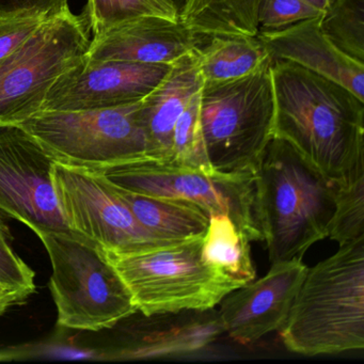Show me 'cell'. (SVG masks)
<instances>
[{
	"label": "cell",
	"mask_w": 364,
	"mask_h": 364,
	"mask_svg": "<svg viewBox=\"0 0 364 364\" xmlns=\"http://www.w3.org/2000/svg\"><path fill=\"white\" fill-rule=\"evenodd\" d=\"M272 61L237 80L204 82L200 114L213 169L257 172L274 138Z\"/></svg>",
	"instance_id": "cell-4"
},
{
	"label": "cell",
	"mask_w": 364,
	"mask_h": 364,
	"mask_svg": "<svg viewBox=\"0 0 364 364\" xmlns=\"http://www.w3.org/2000/svg\"><path fill=\"white\" fill-rule=\"evenodd\" d=\"M203 84L193 50L171 65L159 86L142 100L140 117L148 140V157L171 159L174 127Z\"/></svg>",
	"instance_id": "cell-17"
},
{
	"label": "cell",
	"mask_w": 364,
	"mask_h": 364,
	"mask_svg": "<svg viewBox=\"0 0 364 364\" xmlns=\"http://www.w3.org/2000/svg\"><path fill=\"white\" fill-rule=\"evenodd\" d=\"M259 0H187L180 20L203 40L216 36L255 37Z\"/></svg>",
	"instance_id": "cell-19"
},
{
	"label": "cell",
	"mask_w": 364,
	"mask_h": 364,
	"mask_svg": "<svg viewBox=\"0 0 364 364\" xmlns=\"http://www.w3.org/2000/svg\"><path fill=\"white\" fill-rule=\"evenodd\" d=\"M323 14L304 0H259L257 28L259 33L282 31Z\"/></svg>",
	"instance_id": "cell-26"
},
{
	"label": "cell",
	"mask_w": 364,
	"mask_h": 364,
	"mask_svg": "<svg viewBox=\"0 0 364 364\" xmlns=\"http://www.w3.org/2000/svg\"><path fill=\"white\" fill-rule=\"evenodd\" d=\"M321 16L282 31L257 33L272 63L291 61L342 85L364 102V65L353 60L326 37Z\"/></svg>",
	"instance_id": "cell-16"
},
{
	"label": "cell",
	"mask_w": 364,
	"mask_h": 364,
	"mask_svg": "<svg viewBox=\"0 0 364 364\" xmlns=\"http://www.w3.org/2000/svg\"><path fill=\"white\" fill-rule=\"evenodd\" d=\"M321 26L343 54L364 65V0H331Z\"/></svg>",
	"instance_id": "cell-22"
},
{
	"label": "cell",
	"mask_w": 364,
	"mask_h": 364,
	"mask_svg": "<svg viewBox=\"0 0 364 364\" xmlns=\"http://www.w3.org/2000/svg\"><path fill=\"white\" fill-rule=\"evenodd\" d=\"M89 35L84 16L70 10L48 21L0 65V127L22 124L41 112L57 78L84 58Z\"/></svg>",
	"instance_id": "cell-9"
},
{
	"label": "cell",
	"mask_w": 364,
	"mask_h": 364,
	"mask_svg": "<svg viewBox=\"0 0 364 364\" xmlns=\"http://www.w3.org/2000/svg\"><path fill=\"white\" fill-rule=\"evenodd\" d=\"M141 101L108 109L41 110L20 125L55 163L102 172L148 157Z\"/></svg>",
	"instance_id": "cell-7"
},
{
	"label": "cell",
	"mask_w": 364,
	"mask_h": 364,
	"mask_svg": "<svg viewBox=\"0 0 364 364\" xmlns=\"http://www.w3.org/2000/svg\"><path fill=\"white\" fill-rule=\"evenodd\" d=\"M204 82H220L244 77L259 69L268 58L259 38L216 36L196 50Z\"/></svg>",
	"instance_id": "cell-20"
},
{
	"label": "cell",
	"mask_w": 364,
	"mask_h": 364,
	"mask_svg": "<svg viewBox=\"0 0 364 364\" xmlns=\"http://www.w3.org/2000/svg\"><path fill=\"white\" fill-rule=\"evenodd\" d=\"M173 1L174 5H176V9L178 10V12L182 11L183 8H184L185 4H186L187 0H172Z\"/></svg>",
	"instance_id": "cell-32"
},
{
	"label": "cell",
	"mask_w": 364,
	"mask_h": 364,
	"mask_svg": "<svg viewBox=\"0 0 364 364\" xmlns=\"http://www.w3.org/2000/svg\"><path fill=\"white\" fill-rule=\"evenodd\" d=\"M54 164L21 125L0 127V214L21 221L35 234L71 233L53 185Z\"/></svg>",
	"instance_id": "cell-11"
},
{
	"label": "cell",
	"mask_w": 364,
	"mask_h": 364,
	"mask_svg": "<svg viewBox=\"0 0 364 364\" xmlns=\"http://www.w3.org/2000/svg\"><path fill=\"white\" fill-rule=\"evenodd\" d=\"M26 298L8 287L0 284V316L14 304H20L24 302Z\"/></svg>",
	"instance_id": "cell-30"
},
{
	"label": "cell",
	"mask_w": 364,
	"mask_h": 364,
	"mask_svg": "<svg viewBox=\"0 0 364 364\" xmlns=\"http://www.w3.org/2000/svg\"><path fill=\"white\" fill-rule=\"evenodd\" d=\"M52 263L57 323L70 329H110L137 312L131 291L106 253L78 234L40 232Z\"/></svg>",
	"instance_id": "cell-5"
},
{
	"label": "cell",
	"mask_w": 364,
	"mask_h": 364,
	"mask_svg": "<svg viewBox=\"0 0 364 364\" xmlns=\"http://www.w3.org/2000/svg\"><path fill=\"white\" fill-rule=\"evenodd\" d=\"M255 174L257 218L270 263L302 259L313 245L328 237L334 185L276 137Z\"/></svg>",
	"instance_id": "cell-3"
},
{
	"label": "cell",
	"mask_w": 364,
	"mask_h": 364,
	"mask_svg": "<svg viewBox=\"0 0 364 364\" xmlns=\"http://www.w3.org/2000/svg\"><path fill=\"white\" fill-rule=\"evenodd\" d=\"M35 272L14 251L7 225L0 217V284L27 299L35 293Z\"/></svg>",
	"instance_id": "cell-27"
},
{
	"label": "cell",
	"mask_w": 364,
	"mask_h": 364,
	"mask_svg": "<svg viewBox=\"0 0 364 364\" xmlns=\"http://www.w3.org/2000/svg\"><path fill=\"white\" fill-rule=\"evenodd\" d=\"M306 272L301 259L278 262L259 280L231 291L218 311L223 331L246 345L280 330Z\"/></svg>",
	"instance_id": "cell-13"
},
{
	"label": "cell",
	"mask_w": 364,
	"mask_h": 364,
	"mask_svg": "<svg viewBox=\"0 0 364 364\" xmlns=\"http://www.w3.org/2000/svg\"><path fill=\"white\" fill-rule=\"evenodd\" d=\"M53 185L68 228L106 255H129L182 242L159 237L142 227L101 172L55 163Z\"/></svg>",
	"instance_id": "cell-10"
},
{
	"label": "cell",
	"mask_w": 364,
	"mask_h": 364,
	"mask_svg": "<svg viewBox=\"0 0 364 364\" xmlns=\"http://www.w3.org/2000/svg\"><path fill=\"white\" fill-rule=\"evenodd\" d=\"M334 185V210L328 237L340 246L364 237V176Z\"/></svg>",
	"instance_id": "cell-24"
},
{
	"label": "cell",
	"mask_w": 364,
	"mask_h": 364,
	"mask_svg": "<svg viewBox=\"0 0 364 364\" xmlns=\"http://www.w3.org/2000/svg\"><path fill=\"white\" fill-rule=\"evenodd\" d=\"M82 16L92 37L138 16L180 20V12L172 0H88Z\"/></svg>",
	"instance_id": "cell-23"
},
{
	"label": "cell",
	"mask_w": 364,
	"mask_h": 364,
	"mask_svg": "<svg viewBox=\"0 0 364 364\" xmlns=\"http://www.w3.org/2000/svg\"><path fill=\"white\" fill-rule=\"evenodd\" d=\"M200 99L201 90L189 101L174 127L171 159L196 169L214 171L206 154L200 114Z\"/></svg>",
	"instance_id": "cell-25"
},
{
	"label": "cell",
	"mask_w": 364,
	"mask_h": 364,
	"mask_svg": "<svg viewBox=\"0 0 364 364\" xmlns=\"http://www.w3.org/2000/svg\"><path fill=\"white\" fill-rule=\"evenodd\" d=\"M306 3L310 4L313 7L316 8L321 12H325L328 6L331 3V0H304Z\"/></svg>",
	"instance_id": "cell-31"
},
{
	"label": "cell",
	"mask_w": 364,
	"mask_h": 364,
	"mask_svg": "<svg viewBox=\"0 0 364 364\" xmlns=\"http://www.w3.org/2000/svg\"><path fill=\"white\" fill-rule=\"evenodd\" d=\"M201 46L203 40L182 21L144 16L119 23L91 38L84 58L171 65Z\"/></svg>",
	"instance_id": "cell-14"
},
{
	"label": "cell",
	"mask_w": 364,
	"mask_h": 364,
	"mask_svg": "<svg viewBox=\"0 0 364 364\" xmlns=\"http://www.w3.org/2000/svg\"><path fill=\"white\" fill-rule=\"evenodd\" d=\"M280 336L304 355L364 348V237L308 268Z\"/></svg>",
	"instance_id": "cell-2"
},
{
	"label": "cell",
	"mask_w": 364,
	"mask_h": 364,
	"mask_svg": "<svg viewBox=\"0 0 364 364\" xmlns=\"http://www.w3.org/2000/svg\"><path fill=\"white\" fill-rule=\"evenodd\" d=\"M223 332L214 309L141 313V318L127 326L120 344L108 355L129 360L187 355L205 348Z\"/></svg>",
	"instance_id": "cell-15"
},
{
	"label": "cell",
	"mask_w": 364,
	"mask_h": 364,
	"mask_svg": "<svg viewBox=\"0 0 364 364\" xmlns=\"http://www.w3.org/2000/svg\"><path fill=\"white\" fill-rule=\"evenodd\" d=\"M274 137L332 184L364 176V102L291 61L272 65Z\"/></svg>",
	"instance_id": "cell-1"
},
{
	"label": "cell",
	"mask_w": 364,
	"mask_h": 364,
	"mask_svg": "<svg viewBox=\"0 0 364 364\" xmlns=\"http://www.w3.org/2000/svg\"><path fill=\"white\" fill-rule=\"evenodd\" d=\"M170 67L82 58L57 78L42 110L80 112L137 103L159 86Z\"/></svg>",
	"instance_id": "cell-12"
},
{
	"label": "cell",
	"mask_w": 364,
	"mask_h": 364,
	"mask_svg": "<svg viewBox=\"0 0 364 364\" xmlns=\"http://www.w3.org/2000/svg\"><path fill=\"white\" fill-rule=\"evenodd\" d=\"M112 184L151 197L186 200L208 215H228L250 242H264L257 214L255 172L203 171L151 157L101 172Z\"/></svg>",
	"instance_id": "cell-8"
},
{
	"label": "cell",
	"mask_w": 364,
	"mask_h": 364,
	"mask_svg": "<svg viewBox=\"0 0 364 364\" xmlns=\"http://www.w3.org/2000/svg\"><path fill=\"white\" fill-rule=\"evenodd\" d=\"M114 187L140 225L159 237L186 240L204 235L208 230L210 215L193 202L151 197Z\"/></svg>",
	"instance_id": "cell-18"
},
{
	"label": "cell",
	"mask_w": 364,
	"mask_h": 364,
	"mask_svg": "<svg viewBox=\"0 0 364 364\" xmlns=\"http://www.w3.org/2000/svg\"><path fill=\"white\" fill-rule=\"evenodd\" d=\"M203 235L129 255H106L144 315L210 310L242 287L202 257Z\"/></svg>",
	"instance_id": "cell-6"
},
{
	"label": "cell",
	"mask_w": 364,
	"mask_h": 364,
	"mask_svg": "<svg viewBox=\"0 0 364 364\" xmlns=\"http://www.w3.org/2000/svg\"><path fill=\"white\" fill-rule=\"evenodd\" d=\"M70 11L69 0H0V18H56Z\"/></svg>",
	"instance_id": "cell-29"
},
{
	"label": "cell",
	"mask_w": 364,
	"mask_h": 364,
	"mask_svg": "<svg viewBox=\"0 0 364 364\" xmlns=\"http://www.w3.org/2000/svg\"><path fill=\"white\" fill-rule=\"evenodd\" d=\"M48 21L43 18H0V65L20 50Z\"/></svg>",
	"instance_id": "cell-28"
},
{
	"label": "cell",
	"mask_w": 364,
	"mask_h": 364,
	"mask_svg": "<svg viewBox=\"0 0 364 364\" xmlns=\"http://www.w3.org/2000/svg\"><path fill=\"white\" fill-rule=\"evenodd\" d=\"M249 244L250 240L228 215L210 214L202 242V257L242 287L255 280L257 274Z\"/></svg>",
	"instance_id": "cell-21"
}]
</instances>
